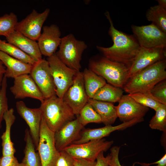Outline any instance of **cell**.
I'll list each match as a JSON object with an SVG mask.
<instances>
[{
    "instance_id": "44dd1931",
    "label": "cell",
    "mask_w": 166,
    "mask_h": 166,
    "mask_svg": "<svg viewBox=\"0 0 166 166\" xmlns=\"http://www.w3.org/2000/svg\"><path fill=\"white\" fill-rule=\"evenodd\" d=\"M0 60L6 67L4 76L14 78L19 76L30 74L33 65L14 58L0 50Z\"/></svg>"
},
{
    "instance_id": "5b68a950",
    "label": "cell",
    "mask_w": 166,
    "mask_h": 166,
    "mask_svg": "<svg viewBox=\"0 0 166 166\" xmlns=\"http://www.w3.org/2000/svg\"><path fill=\"white\" fill-rule=\"evenodd\" d=\"M59 47L55 53L61 61L69 68L80 71L82 54L87 47L86 43L70 34L61 38Z\"/></svg>"
},
{
    "instance_id": "7a4b0ae2",
    "label": "cell",
    "mask_w": 166,
    "mask_h": 166,
    "mask_svg": "<svg viewBox=\"0 0 166 166\" xmlns=\"http://www.w3.org/2000/svg\"><path fill=\"white\" fill-rule=\"evenodd\" d=\"M166 59L137 72L127 80L123 89L128 94L149 91L166 78Z\"/></svg>"
},
{
    "instance_id": "ba28073f",
    "label": "cell",
    "mask_w": 166,
    "mask_h": 166,
    "mask_svg": "<svg viewBox=\"0 0 166 166\" xmlns=\"http://www.w3.org/2000/svg\"><path fill=\"white\" fill-rule=\"evenodd\" d=\"M113 143V140L108 141L103 138L80 144H72L63 150L74 158L96 161L98 154L107 151Z\"/></svg>"
},
{
    "instance_id": "d4e9b609",
    "label": "cell",
    "mask_w": 166,
    "mask_h": 166,
    "mask_svg": "<svg viewBox=\"0 0 166 166\" xmlns=\"http://www.w3.org/2000/svg\"><path fill=\"white\" fill-rule=\"evenodd\" d=\"M24 140L26 146L22 163L24 166H41L39 154L36 152L35 144L28 129L25 130Z\"/></svg>"
},
{
    "instance_id": "d6986e66",
    "label": "cell",
    "mask_w": 166,
    "mask_h": 166,
    "mask_svg": "<svg viewBox=\"0 0 166 166\" xmlns=\"http://www.w3.org/2000/svg\"><path fill=\"white\" fill-rule=\"evenodd\" d=\"M38 39V44L42 55L49 57L54 54L60 44L61 33L55 24L45 26Z\"/></svg>"
},
{
    "instance_id": "d590c367",
    "label": "cell",
    "mask_w": 166,
    "mask_h": 166,
    "mask_svg": "<svg viewBox=\"0 0 166 166\" xmlns=\"http://www.w3.org/2000/svg\"><path fill=\"white\" fill-rule=\"evenodd\" d=\"M120 147L114 146L110 149V159L109 166H123L120 163L119 159V154ZM134 163L132 166H134Z\"/></svg>"
},
{
    "instance_id": "f546056e",
    "label": "cell",
    "mask_w": 166,
    "mask_h": 166,
    "mask_svg": "<svg viewBox=\"0 0 166 166\" xmlns=\"http://www.w3.org/2000/svg\"><path fill=\"white\" fill-rule=\"evenodd\" d=\"M18 19L13 12L5 14L0 17V36L6 37L14 31Z\"/></svg>"
},
{
    "instance_id": "9c48e42d",
    "label": "cell",
    "mask_w": 166,
    "mask_h": 166,
    "mask_svg": "<svg viewBox=\"0 0 166 166\" xmlns=\"http://www.w3.org/2000/svg\"><path fill=\"white\" fill-rule=\"evenodd\" d=\"M29 74L45 99L56 95V87L47 60L42 59L36 62L33 65Z\"/></svg>"
},
{
    "instance_id": "b9f144b4",
    "label": "cell",
    "mask_w": 166,
    "mask_h": 166,
    "mask_svg": "<svg viewBox=\"0 0 166 166\" xmlns=\"http://www.w3.org/2000/svg\"><path fill=\"white\" fill-rule=\"evenodd\" d=\"M158 5L166 9V0H157Z\"/></svg>"
},
{
    "instance_id": "603a6c76",
    "label": "cell",
    "mask_w": 166,
    "mask_h": 166,
    "mask_svg": "<svg viewBox=\"0 0 166 166\" xmlns=\"http://www.w3.org/2000/svg\"><path fill=\"white\" fill-rule=\"evenodd\" d=\"M14 112V109L11 108L6 111L3 116V119L6 123V129L1 136L2 156L14 155L16 151L10 137L11 127L16 119Z\"/></svg>"
},
{
    "instance_id": "8992f818",
    "label": "cell",
    "mask_w": 166,
    "mask_h": 166,
    "mask_svg": "<svg viewBox=\"0 0 166 166\" xmlns=\"http://www.w3.org/2000/svg\"><path fill=\"white\" fill-rule=\"evenodd\" d=\"M47 60L56 87V95L62 99L65 92L73 84L78 72L66 65L56 53L48 57Z\"/></svg>"
},
{
    "instance_id": "60d3db41",
    "label": "cell",
    "mask_w": 166,
    "mask_h": 166,
    "mask_svg": "<svg viewBox=\"0 0 166 166\" xmlns=\"http://www.w3.org/2000/svg\"><path fill=\"white\" fill-rule=\"evenodd\" d=\"M6 72V67L0 60V89L2 79Z\"/></svg>"
},
{
    "instance_id": "83f0119b",
    "label": "cell",
    "mask_w": 166,
    "mask_h": 166,
    "mask_svg": "<svg viewBox=\"0 0 166 166\" xmlns=\"http://www.w3.org/2000/svg\"><path fill=\"white\" fill-rule=\"evenodd\" d=\"M0 50L14 58L33 65L36 62L17 46L0 38Z\"/></svg>"
},
{
    "instance_id": "9a60e30c",
    "label": "cell",
    "mask_w": 166,
    "mask_h": 166,
    "mask_svg": "<svg viewBox=\"0 0 166 166\" xmlns=\"http://www.w3.org/2000/svg\"><path fill=\"white\" fill-rule=\"evenodd\" d=\"M16 107L18 113L29 126L30 133L37 149L42 117L41 111L39 108L33 109L28 107L22 101L16 102Z\"/></svg>"
},
{
    "instance_id": "484cf974",
    "label": "cell",
    "mask_w": 166,
    "mask_h": 166,
    "mask_svg": "<svg viewBox=\"0 0 166 166\" xmlns=\"http://www.w3.org/2000/svg\"><path fill=\"white\" fill-rule=\"evenodd\" d=\"M123 89L106 83L96 93L92 99L112 103L118 102L123 96Z\"/></svg>"
},
{
    "instance_id": "74e56055",
    "label": "cell",
    "mask_w": 166,
    "mask_h": 166,
    "mask_svg": "<svg viewBox=\"0 0 166 166\" xmlns=\"http://www.w3.org/2000/svg\"><path fill=\"white\" fill-rule=\"evenodd\" d=\"M103 152H100L97 156L95 166H109L110 156L109 154L105 157Z\"/></svg>"
},
{
    "instance_id": "d6a6232c",
    "label": "cell",
    "mask_w": 166,
    "mask_h": 166,
    "mask_svg": "<svg viewBox=\"0 0 166 166\" xmlns=\"http://www.w3.org/2000/svg\"><path fill=\"white\" fill-rule=\"evenodd\" d=\"M7 78L4 75L0 89V128L5 113L8 109L6 91L7 87Z\"/></svg>"
},
{
    "instance_id": "6da1fadb",
    "label": "cell",
    "mask_w": 166,
    "mask_h": 166,
    "mask_svg": "<svg viewBox=\"0 0 166 166\" xmlns=\"http://www.w3.org/2000/svg\"><path fill=\"white\" fill-rule=\"evenodd\" d=\"M105 14L110 23L108 34L113 44L108 47L97 46V48L106 58L131 65L140 46L134 35L127 34L115 28L109 12Z\"/></svg>"
},
{
    "instance_id": "5bb4252c",
    "label": "cell",
    "mask_w": 166,
    "mask_h": 166,
    "mask_svg": "<svg viewBox=\"0 0 166 166\" xmlns=\"http://www.w3.org/2000/svg\"><path fill=\"white\" fill-rule=\"evenodd\" d=\"M16 99L30 97L42 102L45 100L36 83L29 74L22 75L14 78L13 85L10 88Z\"/></svg>"
},
{
    "instance_id": "e575fe53",
    "label": "cell",
    "mask_w": 166,
    "mask_h": 166,
    "mask_svg": "<svg viewBox=\"0 0 166 166\" xmlns=\"http://www.w3.org/2000/svg\"><path fill=\"white\" fill-rule=\"evenodd\" d=\"M74 158L64 150L59 152L54 166H74Z\"/></svg>"
},
{
    "instance_id": "4dcf8cb0",
    "label": "cell",
    "mask_w": 166,
    "mask_h": 166,
    "mask_svg": "<svg viewBox=\"0 0 166 166\" xmlns=\"http://www.w3.org/2000/svg\"><path fill=\"white\" fill-rule=\"evenodd\" d=\"M149 91L128 94L141 105L156 111L161 104L152 96Z\"/></svg>"
},
{
    "instance_id": "7c38bea8",
    "label": "cell",
    "mask_w": 166,
    "mask_h": 166,
    "mask_svg": "<svg viewBox=\"0 0 166 166\" xmlns=\"http://www.w3.org/2000/svg\"><path fill=\"white\" fill-rule=\"evenodd\" d=\"M89 99L84 87L82 73L79 71L73 84L65 93L62 99L77 116L88 102Z\"/></svg>"
},
{
    "instance_id": "e0dca14e",
    "label": "cell",
    "mask_w": 166,
    "mask_h": 166,
    "mask_svg": "<svg viewBox=\"0 0 166 166\" xmlns=\"http://www.w3.org/2000/svg\"><path fill=\"white\" fill-rule=\"evenodd\" d=\"M143 120V118H134L116 126L109 125L98 128L85 129L81 131L79 137L73 144H80L104 138L114 131L123 130Z\"/></svg>"
},
{
    "instance_id": "836d02e7",
    "label": "cell",
    "mask_w": 166,
    "mask_h": 166,
    "mask_svg": "<svg viewBox=\"0 0 166 166\" xmlns=\"http://www.w3.org/2000/svg\"><path fill=\"white\" fill-rule=\"evenodd\" d=\"M149 91L152 96L160 103L166 105V79L157 83Z\"/></svg>"
},
{
    "instance_id": "f1b7e54d",
    "label": "cell",
    "mask_w": 166,
    "mask_h": 166,
    "mask_svg": "<svg viewBox=\"0 0 166 166\" xmlns=\"http://www.w3.org/2000/svg\"><path fill=\"white\" fill-rule=\"evenodd\" d=\"M77 118L84 127L89 123H102L100 116L88 102L81 109Z\"/></svg>"
},
{
    "instance_id": "8d00e7d4",
    "label": "cell",
    "mask_w": 166,
    "mask_h": 166,
    "mask_svg": "<svg viewBox=\"0 0 166 166\" xmlns=\"http://www.w3.org/2000/svg\"><path fill=\"white\" fill-rule=\"evenodd\" d=\"M19 163L14 155L2 156L0 158V166H18Z\"/></svg>"
},
{
    "instance_id": "f35d334b",
    "label": "cell",
    "mask_w": 166,
    "mask_h": 166,
    "mask_svg": "<svg viewBox=\"0 0 166 166\" xmlns=\"http://www.w3.org/2000/svg\"><path fill=\"white\" fill-rule=\"evenodd\" d=\"M96 161L74 158V166H95Z\"/></svg>"
},
{
    "instance_id": "7bdbcfd3",
    "label": "cell",
    "mask_w": 166,
    "mask_h": 166,
    "mask_svg": "<svg viewBox=\"0 0 166 166\" xmlns=\"http://www.w3.org/2000/svg\"><path fill=\"white\" fill-rule=\"evenodd\" d=\"M18 166H24V165L22 163H19Z\"/></svg>"
},
{
    "instance_id": "1f68e13d",
    "label": "cell",
    "mask_w": 166,
    "mask_h": 166,
    "mask_svg": "<svg viewBox=\"0 0 166 166\" xmlns=\"http://www.w3.org/2000/svg\"><path fill=\"white\" fill-rule=\"evenodd\" d=\"M149 122V126L153 129L164 132L166 131V105L161 104Z\"/></svg>"
},
{
    "instance_id": "52a82bcc",
    "label": "cell",
    "mask_w": 166,
    "mask_h": 166,
    "mask_svg": "<svg viewBox=\"0 0 166 166\" xmlns=\"http://www.w3.org/2000/svg\"><path fill=\"white\" fill-rule=\"evenodd\" d=\"M36 150L40 157L41 166H54L59 152L55 146L54 132L47 126L42 117L39 139Z\"/></svg>"
},
{
    "instance_id": "4fadbf2b",
    "label": "cell",
    "mask_w": 166,
    "mask_h": 166,
    "mask_svg": "<svg viewBox=\"0 0 166 166\" xmlns=\"http://www.w3.org/2000/svg\"><path fill=\"white\" fill-rule=\"evenodd\" d=\"M166 57V47H140L131 65L128 79L145 68L165 59Z\"/></svg>"
},
{
    "instance_id": "3957f363",
    "label": "cell",
    "mask_w": 166,
    "mask_h": 166,
    "mask_svg": "<svg viewBox=\"0 0 166 166\" xmlns=\"http://www.w3.org/2000/svg\"><path fill=\"white\" fill-rule=\"evenodd\" d=\"M130 65L116 62L103 56L91 59L89 69L109 84L123 89L128 79Z\"/></svg>"
},
{
    "instance_id": "ab89813d",
    "label": "cell",
    "mask_w": 166,
    "mask_h": 166,
    "mask_svg": "<svg viewBox=\"0 0 166 166\" xmlns=\"http://www.w3.org/2000/svg\"><path fill=\"white\" fill-rule=\"evenodd\" d=\"M153 164H156L155 166H166V154H165L159 160L150 164L144 163V166H149Z\"/></svg>"
},
{
    "instance_id": "277c9868",
    "label": "cell",
    "mask_w": 166,
    "mask_h": 166,
    "mask_svg": "<svg viewBox=\"0 0 166 166\" xmlns=\"http://www.w3.org/2000/svg\"><path fill=\"white\" fill-rule=\"evenodd\" d=\"M39 108L47 125L54 132L75 119V115L69 107L56 95L45 99Z\"/></svg>"
},
{
    "instance_id": "4316f807",
    "label": "cell",
    "mask_w": 166,
    "mask_h": 166,
    "mask_svg": "<svg viewBox=\"0 0 166 166\" xmlns=\"http://www.w3.org/2000/svg\"><path fill=\"white\" fill-rule=\"evenodd\" d=\"M146 16L148 21L166 34V9L158 5L152 6L147 11Z\"/></svg>"
},
{
    "instance_id": "ffe728a7",
    "label": "cell",
    "mask_w": 166,
    "mask_h": 166,
    "mask_svg": "<svg viewBox=\"0 0 166 166\" xmlns=\"http://www.w3.org/2000/svg\"><path fill=\"white\" fill-rule=\"evenodd\" d=\"M7 42L18 47L36 62L42 59L38 42L14 30L6 37Z\"/></svg>"
},
{
    "instance_id": "8fae6325",
    "label": "cell",
    "mask_w": 166,
    "mask_h": 166,
    "mask_svg": "<svg viewBox=\"0 0 166 166\" xmlns=\"http://www.w3.org/2000/svg\"><path fill=\"white\" fill-rule=\"evenodd\" d=\"M50 12L49 8L46 9L42 13L33 10L25 18L18 22L15 30L30 39L37 41Z\"/></svg>"
},
{
    "instance_id": "cb8c5ba5",
    "label": "cell",
    "mask_w": 166,
    "mask_h": 166,
    "mask_svg": "<svg viewBox=\"0 0 166 166\" xmlns=\"http://www.w3.org/2000/svg\"><path fill=\"white\" fill-rule=\"evenodd\" d=\"M82 73L85 91L89 99H92L97 92L106 83V81L89 68L85 69Z\"/></svg>"
},
{
    "instance_id": "2e32d148",
    "label": "cell",
    "mask_w": 166,
    "mask_h": 166,
    "mask_svg": "<svg viewBox=\"0 0 166 166\" xmlns=\"http://www.w3.org/2000/svg\"><path fill=\"white\" fill-rule=\"evenodd\" d=\"M84 126L77 117L54 132L55 146L59 152L73 144L79 137Z\"/></svg>"
},
{
    "instance_id": "ac0fdd59",
    "label": "cell",
    "mask_w": 166,
    "mask_h": 166,
    "mask_svg": "<svg viewBox=\"0 0 166 166\" xmlns=\"http://www.w3.org/2000/svg\"><path fill=\"white\" fill-rule=\"evenodd\" d=\"M116 106L117 117L123 122L128 121L134 118H142L149 110L135 101L128 94L123 95Z\"/></svg>"
},
{
    "instance_id": "30bf717a",
    "label": "cell",
    "mask_w": 166,
    "mask_h": 166,
    "mask_svg": "<svg viewBox=\"0 0 166 166\" xmlns=\"http://www.w3.org/2000/svg\"><path fill=\"white\" fill-rule=\"evenodd\" d=\"M131 29L140 47H166V34L153 24L142 26L132 25Z\"/></svg>"
},
{
    "instance_id": "7402d4cb",
    "label": "cell",
    "mask_w": 166,
    "mask_h": 166,
    "mask_svg": "<svg viewBox=\"0 0 166 166\" xmlns=\"http://www.w3.org/2000/svg\"><path fill=\"white\" fill-rule=\"evenodd\" d=\"M100 116L102 123L105 125H112L117 118L116 106L113 103L89 98L88 101Z\"/></svg>"
}]
</instances>
